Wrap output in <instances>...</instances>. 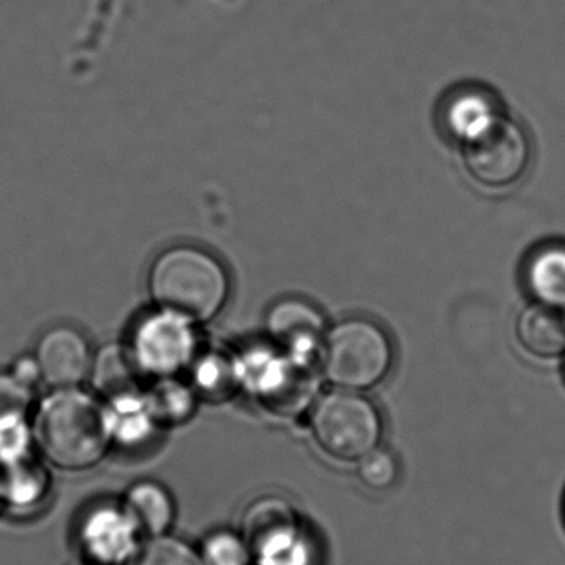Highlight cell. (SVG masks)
Returning <instances> with one entry per match:
<instances>
[{"label":"cell","mask_w":565,"mask_h":565,"mask_svg":"<svg viewBox=\"0 0 565 565\" xmlns=\"http://www.w3.org/2000/svg\"><path fill=\"white\" fill-rule=\"evenodd\" d=\"M525 282L535 299L551 306H565V244H545L529 257Z\"/></svg>","instance_id":"cell-16"},{"label":"cell","mask_w":565,"mask_h":565,"mask_svg":"<svg viewBox=\"0 0 565 565\" xmlns=\"http://www.w3.org/2000/svg\"><path fill=\"white\" fill-rule=\"evenodd\" d=\"M34 441L62 471L95 468L114 443L107 408L78 388L55 390L35 413Z\"/></svg>","instance_id":"cell-1"},{"label":"cell","mask_w":565,"mask_h":565,"mask_svg":"<svg viewBox=\"0 0 565 565\" xmlns=\"http://www.w3.org/2000/svg\"><path fill=\"white\" fill-rule=\"evenodd\" d=\"M267 332L287 355L307 359L322 339L323 319L316 307L300 299L276 303L267 316Z\"/></svg>","instance_id":"cell-11"},{"label":"cell","mask_w":565,"mask_h":565,"mask_svg":"<svg viewBox=\"0 0 565 565\" xmlns=\"http://www.w3.org/2000/svg\"><path fill=\"white\" fill-rule=\"evenodd\" d=\"M243 539L260 565H307L299 519L282 498H260L243 519Z\"/></svg>","instance_id":"cell-6"},{"label":"cell","mask_w":565,"mask_h":565,"mask_svg":"<svg viewBox=\"0 0 565 565\" xmlns=\"http://www.w3.org/2000/svg\"><path fill=\"white\" fill-rule=\"evenodd\" d=\"M564 511H565V505H564Z\"/></svg>","instance_id":"cell-27"},{"label":"cell","mask_w":565,"mask_h":565,"mask_svg":"<svg viewBox=\"0 0 565 565\" xmlns=\"http://www.w3.org/2000/svg\"><path fill=\"white\" fill-rule=\"evenodd\" d=\"M147 402L157 425H180L194 412V392L174 379H161Z\"/></svg>","instance_id":"cell-18"},{"label":"cell","mask_w":565,"mask_h":565,"mask_svg":"<svg viewBox=\"0 0 565 565\" xmlns=\"http://www.w3.org/2000/svg\"><path fill=\"white\" fill-rule=\"evenodd\" d=\"M501 117L494 97L479 88H465L449 97L445 105L446 130L461 143L475 138Z\"/></svg>","instance_id":"cell-14"},{"label":"cell","mask_w":565,"mask_h":565,"mask_svg":"<svg viewBox=\"0 0 565 565\" xmlns=\"http://www.w3.org/2000/svg\"><path fill=\"white\" fill-rule=\"evenodd\" d=\"M31 406V388L12 373H0V431L25 422Z\"/></svg>","instance_id":"cell-23"},{"label":"cell","mask_w":565,"mask_h":565,"mask_svg":"<svg viewBox=\"0 0 565 565\" xmlns=\"http://www.w3.org/2000/svg\"><path fill=\"white\" fill-rule=\"evenodd\" d=\"M141 376L145 373L135 362L130 350L114 345L94 359L88 379H92L97 392L108 396L111 402L121 396L141 393Z\"/></svg>","instance_id":"cell-15"},{"label":"cell","mask_w":565,"mask_h":565,"mask_svg":"<svg viewBox=\"0 0 565 565\" xmlns=\"http://www.w3.org/2000/svg\"><path fill=\"white\" fill-rule=\"evenodd\" d=\"M4 498V491H2V482H0V499Z\"/></svg>","instance_id":"cell-26"},{"label":"cell","mask_w":565,"mask_h":565,"mask_svg":"<svg viewBox=\"0 0 565 565\" xmlns=\"http://www.w3.org/2000/svg\"><path fill=\"white\" fill-rule=\"evenodd\" d=\"M322 363L333 385L370 390L382 383L392 369V340L372 320H343L327 333Z\"/></svg>","instance_id":"cell-3"},{"label":"cell","mask_w":565,"mask_h":565,"mask_svg":"<svg viewBox=\"0 0 565 565\" xmlns=\"http://www.w3.org/2000/svg\"><path fill=\"white\" fill-rule=\"evenodd\" d=\"M243 383L257 402L274 415L296 416L309 408L319 390V379L307 359L287 355L286 359L264 356L243 369Z\"/></svg>","instance_id":"cell-7"},{"label":"cell","mask_w":565,"mask_h":565,"mask_svg":"<svg viewBox=\"0 0 565 565\" xmlns=\"http://www.w3.org/2000/svg\"><path fill=\"white\" fill-rule=\"evenodd\" d=\"M462 147L466 170L472 180L492 190L518 183L531 161L527 135L515 121L502 115Z\"/></svg>","instance_id":"cell-5"},{"label":"cell","mask_w":565,"mask_h":565,"mask_svg":"<svg viewBox=\"0 0 565 565\" xmlns=\"http://www.w3.org/2000/svg\"><path fill=\"white\" fill-rule=\"evenodd\" d=\"M110 419L111 438L124 445L135 446L150 438L157 422L151 415L147 396L130 395L111 399L107 408Z\"/></svg>","instance_id":"cell-17"},{"label":"cell","mask_w":565,"mask_h":565,"mask_svg":"<svg viewBox=\"0 0 565 565\" xmlns=\"http://www.w3.org/2000/svg\"><path fill=\"white\" fill-rule=\"evenodd\" d=\"M204 565H249L253 552L243 535L217 531L204 541L200 552Z\"/></svg>","instance_id":"cell-22"},{"label":"cell","mask_w":565,"mask_h":565,"mask_svg":"<svg viewBox=\"0 0 565 565\" xmlns=\"http://www.w3.org/2000/svg\"><path fill=\"white\" fill-rule=\"evenodd\" d=\"M127 565H204L200 552L190 544L170 535L151 537L138 545Z\"/></svg>","instance_id":"cell-21"},{"label":"cell","mask_w":565,"mask_h":565,"mask_svg":"<svg viewBox=\"0 0 565 565\" xmlns=\"http://www.w3.org/2000/svg\"><path fill=\"white\" fill-rule=\"evenodd\" d=\"M150 292L161 312L186 322H206L230 296V279L216 257L193 246L164 250L150 273Z\"/></svg>","instance_id":"cell-2"},{"label":"cell","mask_w":565,"mask_h":565,"mask_svg":"<svg viewBox=\"0 0 565 565\" xmlns=\"http://www.w3.org/2000/svg\"><path fill=\"white\" fill-rule=\"evenodd\" d=\"M398 461L386 449H373L360 459L359 478L373 491H386L398 479Z\"/></svg>","instance_id":"cell-24"},{"label":"cell","mask_w":565,"mask_h":565,"mask_svg":"<svg viewBox=\"0 0 565 565\" xmlns=\"http://www.w3.org/2000/svg\"><path fill=\"white\" fill-rule=\"evenodd\" d=\"M241 383V365H234L221 356L203 360L194 372V386L198 392L213 399L230 398L239 388Z\"/></svg>","instance_id":"cell-20"},{"label":"cell","mask_w":565,"mask_h":565,"mask_svg":"<svg viewBox=\"0 0 565 565\" xmlns=\"http://www.w3.org/2000/svg\"><path fill=\"white\" fill-rule=\"evenodd\" d=\"M138 534L148 539L167 535L174 521V501L160 482L141 481L131 486L124 504Z\"/></svg>","instance_id":"cell-13"},{"label":"cell","mask_w":565,"mask_h":565,"mask_svg":"<svg viewBox=\"0 0 565 565\" xmlns=\"http://www.w3.org/2000/svg\"><path fill=\"white\" fill-rule=\"evenodd\" d=\"M4 498L18 508H31L44 501L49 492V475L41 465L29 462L28 458L12 462L9 479L2 482Z\"/></svg>","instance_id":"cell-19"},{"label":"cell","mask_w":565,"mask_h":565,"mask_svg":"<svg viewBox=\"0 0 565 565\" xmlns=\"http://www.w3.org/2000/svg\"><path fill=\"white\" fill-rule=\"evenodd\" d=\"M312 435L326 455L360 461L382 438V419L372 402L352 392L330 393L317 403Z\"/></svg>","instance_id":"cell-4"},{"label":"cell","mask_w":565,"mask_h":565,"mask_svg":"<svg viewBox=\"0 0 565 565\" xmlns=\"http://www.w3.org/2000/svg\"><path fill=\"white\" fill-rule=\"evenodd\" d=\"M518 337L529 353L542 359L565 352V310L551 303L529 306L519 316Z\"/></svg>","instance_id":"cell-12"},{"label":"cell","mask_w":565,"mask_h":565,"mask_svg":"<svg viewBox=\"0 0 565 565\" xmlns=\"http://www.w3.org/2000/svg\"><path fill=\"white\" fill-rule=\"evenodd\" d=\"M138 535L124 505L98 504L78 522L77 545L90 565H124L137 552Z\"/></svg>","instance_id":"cell-9"},{"label":"cell","mask_w":565,"mask_h":565,"mask_svg":"<svg viewBox=\"0 0 565 565\" xmlns=\"http://www.w3.org/2000/svg\"><path fill=\"white\" fill-rule=\"evenodd\" d=\"M34 360L41 379L54 390L78 388L90 376L94 363L85 337L67 326L54 327L41 337Z\"/></svg>","instance_id":"cell-10"},{"label":"cell","mask_w":565,"mask_h":565,"mask_svg":"<svg viewBox=\"0 0 565 565\" xmlns=\"http://www.w3.org/2000/svg\"><path fill=\"white\" fill-rule=\"evenodd\" d=\"M12 375L22 383V385L31 388L32 385L39 383L41 379V372H39L38 363H35L34 356L32 359H22L21 362L15 365Z\"/></svg>","instance_id":"cell-25"},{"label":"cell","mask_w":565,"mask_h":565,"mask_svg":"<svg viewBox=\"0 0 565 565\" xmlns=\"http://www.w3.org/2000/svg\"><path fill=\"white\" fill-rule=\"evenodd\" d=\"M130 352L145 375L173 379L193 359L191 323L164 312L150 317L135 332Z\"/></svg>","instance_id":"cell-8"},{"label":"cell","mask_w":565,"mask_h":565,"mask_svg":"<svg viewBox=\"0 0 565 565\" xmlns=\"http://www.w3.org/2000/svg\"><path fill=\"white\" fill-rule=\"evenodd\" d=\"M88 565H90V564H88Z\"/></svg>","instance_id":"cell-28"}]
</instances>
